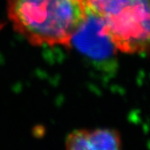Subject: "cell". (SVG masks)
Returning a JSON list of instances; mask_svg holds the SVG:
<instances>
[{
    "label": "cell",
    "mask_w": 150,
    "mask_h": 150,
    "mask_svg": "<svg viewBox=\"0 0 150 150\" xmlns=\"http://www.w3.org/2000/svg\"><path fill=\"white\" fill-rule=\"evenodd\" d=\"M14 29L36 46L71 44L87 17L82 0H7Z\"/></svg>",
    "instance_id": "cell-1"
},
{
    "label": "cell",
    "mask_w": 150,
    "mask_h": 150,
    "mask_svg": "<svg viewBox=\"0 0 150 150\" xmlns=\"http://www.w3.org/2000/svg\"><path fill=\"white\" fill-rule=\"evenodd\" d=\"M87 13L98 17L116 50L150 54V0H82Z\"/></svg>",
    "instance_id": "cell-2"
},
{
    "label": "cell",
    "mask_w": 150,
    "mask_h": 150,
    "mask_svg": "<svg viewBox=\"0 0 150 150\" xmlns=\"http://www.w3.org/2000/svg\"><path fill=\"white\" fill-rule=\"evenodd\" d=\"M72 42L83 53L96 59H104L116 50L104 33L102 20L88 13Z\"/></svg>",
    "instance_id": "cell-3"
},
{
    "label": "cell",
    "mask_w": 150,
    "mask_h": 150,
    "mask_svg": "<svg viewBox=\"0 0 150 150\" xmlns=\"http://www.w3.org/2000/svg\"><path fill=\"white\" fill-rule=\"evenodd\" d=\"M65 146L71 150L119 149L122 139L119 133L113 129H78L67 136Z\"/></svg>",
    "instance_id": "cell-4"
},
{
    "label": "cell",
    "mask_w": 150,
    "mask_h": 150,
    "mask_svg": "<svg viewBox=\"0 0 150 150\" xmlns=\"http://www.w3.org/2000/svg\"><path fill=\"white\" fill-rule=\"evenodd\" d=\"M3 26H4V25H3L2 23H0V30L2 29V28H3Z\"/></svg>",
    "instance_id": "cell-5"
}]
</instances>
